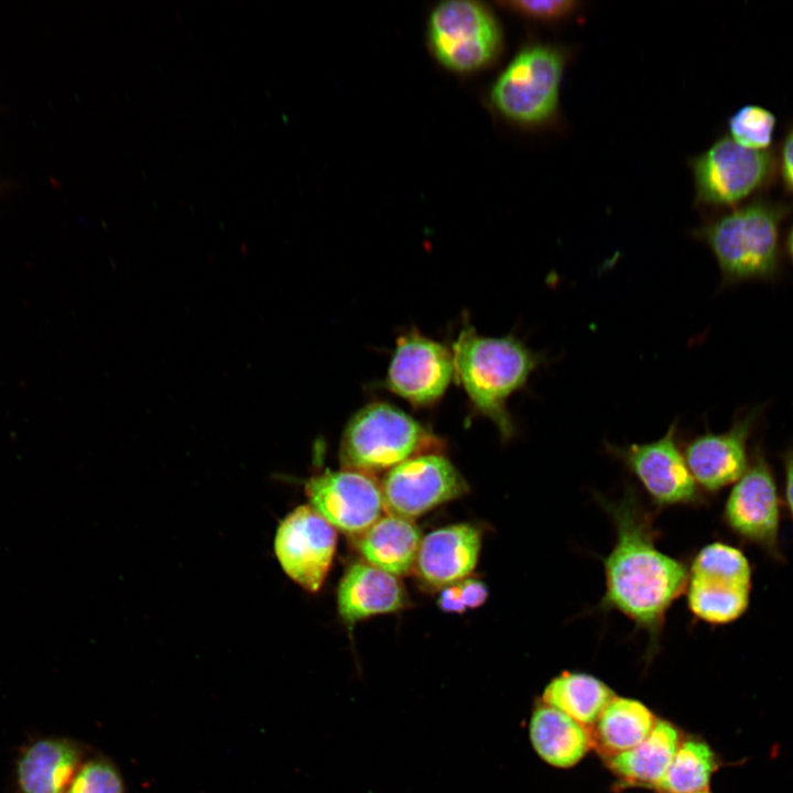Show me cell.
I'll return each instance as SVG.
<instances>
[{
    "label": "cell",
    "mask_w": 793,
    "mask_h": 793,
    "mask_svg": "<svg viewBox=\"0 0 793 793\" xmlns=\"http://www.w3.org/2000/svg\"><path fill=\"white\" fill-rule=\"evenodd\" d=\"M421 542V531L410 519L388 513L363 532L358 546L368 564L400 576L416 564Z\"/></svg>",
    "instance_id": "obj_19"
},
{
    "label": "cell",
    "mask_w": 793,
    "mask_h": 793,
    "mask_svg": "<svg viewBox=\"0 0 793 793\" xmlns=\"http://www.w3.org/2000/svg\"><path fill=\"white\" fill-rule=\"evenodd\" d=\"M775 124L771 110L752 104L741 106L727 120L729 137L752 150L771 149Z\"/></svg>",
    "instance_id": "obj_25"
},
{
    "label": "cell",
    "mask_w": 793,
    "mask_h": 793,
    "mask_svg": "<svg viewBox=\"0 0 793 793\" xmlns=\"http://www.w3.org/2000/svg\"><path fill=\"white\" fill-rule=\"evenodd\" d=\"M784 251L793 265V224L789 227L784 237Z\"/></svg>",
    "instance_id": "obj_32"
},
{
    "label": "cell",
    "mask_w": 793,
    "mask_h": 793,
    "mask_svg": "<svg viewBox=\"0 0 793 793\" xmlns=\"http://www.w3.org/2000/svg\"><path fill=\"white\" fill-rule=\"evenodd\" d=\"M439 439L419 421L388 402H371L348 421L339 459L346 469L377 472L432 453Z\"/></svg>",
    "instance_id": "obj_4"
},
{
    "label": "cell",
    "mask_w": 793,
    "mask_h": 793,
    "mask_svg": "<svg viewBox=\"0 0 793 793\" xmlns=\"http://www.w3.org/2000/svg\"><path fill=\"white\" fill-rule=\"evenodd\" d=\"M338 611L349 624L378 613L393 612L406 604L402 583L370 564L351 565L337 591Z\"/></svg>",
    "instance_id": "obj_17"
},
{
    "label": "cell",
    "mask_w": 793,
    "mask_h": 793,
    "mask_svg": "<svg viewBox=\"0 0 793 793\" xmlns=\"http://www.w3.org/2000/svg\"><path fill=\"white\" fill-rule=\"evenodd\" d=\"M723 521L743 542L757 546L774 562H784L780 543L781 498L772 466L759 445L726 499Z\"/></svg>",
    "instance_id": "obj_8"
},
{
    "label": "cell",
    "mask_w": 793,
    "mask_h": 793,
    "mask_svg": "<svg viewBox=\"0 0 793 793\" xmlns=\"http://www.w3.org/2000/svg\"><path fill=\"white\" fill-rule=\"evenodd\" d=\"M450 349L455 379L464 388L474 413L490 420L502 441L513 438L517 427L508 401L528 385L532 374L545 365L546 356L512 334L479 335L468 322Z\"/></svg>",
    "instance_id": "obj_2"
},
{
    "label": "cell",
    "mask_w": 793,
    "mask_h": 793,
    "mask_svg": "<svg viewBox=\"0 0 793 793\" xmlns=\"http://www.w3.org/2000/svg\"><path fill=\"white\" fill-rule=\"evenodd\" d=\"M793 200L758 195L719 214L694 230L711 251L724 285L768 281L780 271L781 228Z\"/></svg>",
    "instance_id": "obj_3"
},
{
    "label": "cell",
    "mask_w": 793,
    "mask_h": 793,
    "mask_svg": "<svg viewBox=\"0 0 793 793\" xmlns=\"http://www.w3.org/2000/svg\"><path fill=\"white\" fill-rule=\"evenodd\" d=\"M305 491L311 506L334 528L347 533H363L384 509L381 488L355 470H326L311 478Z\"/></svg>",
    "instance_id": "obj_14"
},
{
    "label": "cell",
    "mask_w": 793,
    "mask_h": 793,
    "mask_svg": "<svg viewBox=\"0 0 793 793\" xmlns=\"http://www.w3.org/2000/svg\"><path fill=\"white\" fill-rule=\"evenodd\" d=\"M716 768L710 748L689 740L678 746L666 772L654 787L664 793L704 792Z\"/></svg>",
    "instance_id": "obj_24"
},
{
    "label": "cell",
    "mask_w": 793,
    "mask_h": 793,
    "mask_svg": "<svg viewBox=\"0 0 793 793\" xmlns=\"http://www.w3.org/2000/svg\"><path fill=\"white\" fill-rule=\"evenodd\" d=\"M481 532L469 523L437 529L422 539L416 558L421 578L433 586H448L465 579L476 567Z\"/></svg>",
    "instance_id": "obj_16"
},
{
    "label": "cell",
    "mask_w": 793,
    "mask_h": 793,
    "mask_svg": "<svg viewBox=\"0 0 793 793\" xmlns=\"http://www.w3.org/2000/svg\"><path fill=\"white\" fill-rule=\"evenodd\" d=\"M758 414L756 410L748 411L737 416L726 432L707 431L685 445L687 466L700 489L718 492L745 474L750 461L748 443Z\"/></svg>",
    "instance_id": "obj_15"
},
{
    "label": "cell",
    "mask_w": 793,
    "mask_h": 793,
    "mask_svg": "<svg viewBox=\"0 0 793 793\" xmlns=\"http://www.w3.org/2000/svg\"><path fill=\"white\" fill-rule=\"evenodd\" d=\"M677 748L678 736L675 728L665 721H658L643 741L627 751L613 754L610 767L630 782L655 786L666 772Z\"/></svg>",
    "instance_id": "obj_21"
},
{
    "label": "cell",
    "mask_w": 793,
    "mask_h": 793,
    "mask_svg": "<svg viewBox=\"0 0 793 793\" xmlns=\"http://www.w3.org/2000/svg\"><path fill=\"white\" fill-rule=\"evenodd\" d=\"M775 154L778 178L784 193L793 197V120L786 124Z\"/></svg>",
    "instance_id": "obj_28"
},
{
    "label": "cell",
    "mask_w": 793,
    "mask_h": 793,
    "mask_svg": "<svg viewBox=\"0 0 793 793\" xmlns=\"http://www.w3.org/2000/svg\"><path fill=\"white\" fill-rule=\"evenodd\" d=\"M607 450L638 478L652 501L659 507L697 504L702 489L693 478L677 441V423L652 442L616 446Z\"/></svg>",
    "instance_id": "obj_10"
},
{
    "label": "cell",
    "mask_w": 793,
    "mask_h": 793,
    "mask_svg": "<svg viewBox=\"0 0 793 793\" xmlns=\"http://www.w3.org/2000/svg\"><path fill=\"white\" fill-rule=\"evenodd\" d=\"M530 737L539 756L558 768L576 764L589 748L585 728L552 706H541L532 715Z\"/></svg>",
    "instance_id": "obj_20"
},
{
    "label": "cell",
    "mask_w": 793,
    "mask_h": 793,
    "mask_svg": "<svg viewBox=\"0 0 793 793\" xmlns=\"http://www.w3.org/2000/svg\"><path fill=\"white\" fill-rule=\"evenodd\" d=\"M428 39L436 58L454 72L479 70L498 56L500 28L481 3L452 0L439 3L428 21Z\"/></svg>",
    "instance_id": "obj_9"
},
{
    "label": "cell",
    "mask_w": 793,
    "mask_h": 793,
    "mask_svg": "<svg viewBox=\"0 0 793 793\" xmlns=\"http://www.w3.org/2000/svg\"><path fill=\"white\" fill-rule=\"evenodd\" d=\"M613 693L601 681L583 673H563L553 678L543 693V699L583 725L598 720Z\"/></svg>",
    "instance_id": "obj_22"
},
{
    "label": "cell",
    "mask_w": 793,
    "mask_h": 793,
    "mask_svg": "<svg viewBox=\"0 0 793 793\" xmlns=\"http://www.w3.org/2000/svg\"><path fill=\"white\" fill-rule=\"evenodd\" d=\"M82 749L68 739L46 738L21 754L17 775L21 793H66L82 760Z\"/></svg>",
    "instance_id": "obj_18"
},
{
    "label": "cell",
    "mask_w": 793,
    "mask_h": 793,
    "mask_svg": "<svg viewBox=\"0 0 793 793\" xmlns=\"http://www.w3.org/2000/svg\"><path fill=\"white\" fill-rule=\"evenodd\" d=\"M698 793H708V792L704 791V792H698Z\"/></svg>",
    "instance_id": "obj_33"
},
{
    "label": "cell",
    "mask_w": 793,
    "mask_h": 793,
    "mask_svg": "<svg viewBox=\"0 0 793 793\" xmlns=\"http://www.w3.org/2000/svg\"><path fill=\"white\" fill-rule=\"evenodd\" d=\"M460 599L466 609L478 608L488 598L487 585L476 578H465L456 583Z\"/></svg>",
    "instance_id": "obj_29"
},
{
    "label": "cell",
    "mask_w": 793,
    "mask_h": 793,
    "mask_svg": "<svg viewBox=\"0 0 793 793\" xmlns=\"http://www.w3.org/2000/svg\"><path fill=\"white\" fill-rule=\"evenodd\" d=\"M598 501L616 529L615 545L604 558L606 591L600 607L632 620L653 649L669 608L686 589L688 569L656 547L652 513L636 489L628 486L621 498L598 497Z\"/></svg>",
    "instance_id": "obj_1"
},
{
    "label": "cell",
    "mask_w": 793,
    "mask_h": 793,
    "mask_svg": "<svg viewBox=\"0 0 793 793\" xmlns=\"http://www.w3.org/2000/svg\"><path fill=\"white\" fill-rule=\"evenodd\" d=\"M455 379L452 349L411 329L400 336L388 368L387 388L415 408L437 403Z\"/></svg>",
    "instance_id": "obj_12"
},
{
    "label": "cell",
    "mask_w": 793,
    "mask_h": 793,
    "mask_svg": "<svg viewBox=\"0 0 793 793\" xmlns=\"http://www.w3.org/2000/svg\"><path fill=\"white\" fill-rule=\"evenodd\" d=\"M751 590L752 567L740 548L716 541L694 556L686 593L697 619L713 626L738 620L750 606Z\"/></svg>",
    "instance_id": "obj_7"
},
{
    "label": "cell",
    "mask_w": 793,
    "mask_h": 793,
    "mask_svg": "<svg viewBox=\"0 0 793 793\" xmlns=\"http://www.w3.org/2000/svg\"><path fill=\"white\" fill-rule=\"evenodd\" d=\"M381 491L390 514L412 519L461 497L468 485L445 456L425 453L390 469Z\"/></svg>",
    "instance_id": "obj_11"
},
{
    "label": "cell",
    "mask_w": 793,
    "mask_h": 793,
    "mask_svg": "<svg viewBox=\"0 0 793 793\" xmlns=\"http://www.w3.org/2000/svg\"><path fill=\"white\" fill-rule=\"evenodd\" d=\"M337 533L311 504L300 506L280 523L274 552L284 573L309 593L321 589L332 566Z\"/></svg>",
    "instance_id": "obj_13"
},
{
    "label": "cell",
    "mask_w": 793,
    "mask_h": 793,
    "mask_svg": "<svg viewBox=\"0 0 793 793\" xmlns=\"http://www.w3.org/2000/svg\"><path fill=\"white\" fill-rule=\"evenodd\" d=\"M695 204L732 208L763 194L778 178L774 149L752 150L729 135L718 138L689 161Z\"/></svg>",
    "instance_id": "obj_6"
},
{
    "label": "cell",
    "mask_w": 793,
    "mask_h": 793,
    "mask_svg": "<svg viewBox=\"0 0 793 793\" xmlns=\"http://www.w3.org/2000/svg\"><path fill=\"white\" fill-rule=\"evenodd\" d=\"M507 9L529 20L554 23L574 14L579 2L572 0H520L503 3Z\"/></svg>",
    "instance_id": "obj_27"
},
{
    "label": "cell",
    "mask_w": 793,
    "mask_h": 793,
    "mask_svg": "<svg viewBox=\"0 0 793 793\" xmlns=\"http://www.w3.org/2000/svg\"><path fill=\"white\" fill-rule=\"evenodd\" d=\"M565 64V53L556 45L535 42L524 46L490 89L495 109L521 126L548 123L557 113Z\"/></svg>",
    "instance_id": "obj_5"
},
{
    "label": "cell",
    "mask_w": 793,
    "mask_h": 793,
    "mask_svg": "<svg viewBox=\"0 0 793 793\" xmlns=\"http://www.w3.org/2000/svg\"><path fill=\"white\" fill-rule=\"evenodd\" d=\"M784 471L785 506L793 523V446L781 456Z\"/></svg>",
    "instance_id": "obj_30"
},
{
    "label": "cell",
    "mask_w": 793,
    "mask_h": 793,
    "mask_svg": "<svg viewBox=\"0 0 793 793\" xmlns=\"http://www.w3.org/2000/svg\"><path fill=\"white\" fill-rule=\"evenodd\" d=\"M66 793H124V785L112 762L95 758L78 768Z\"/></svg>",
    "instance_id": "obj_26"
},
{
    "label": "cell",
    "mask_w": 793,
    "mask_h": 793,
    "mask_svg": "<svg viewBox=\"0 0 793 793\" xmlns=\"http://www.w3.org/2000/svg\"><path fill=\"white\" fill-rule=\"evenodd\" d=\"M437 604L446 612L461 613L466 610L463 604L456 583L445 586L441 591Z\"/></svg>",
    "instance_id": "obj_31"
},
{
    "label": "cell",
    "mask_w": 793,
    "mask_h": 793,
    "mask_svg": "<svg viewBox=\"0 0 793 793\" xmlns=\"http://www.w3.org/2000/svg\"><path fill=\"white\" fill-rule=\"evenodd\" d=\"M597 721L601 743L615 754L639 745L655 725L643 704L616 697L606 705Z\"/></svg>",
    "instance_id": "obj_23"
}]
</instances>
